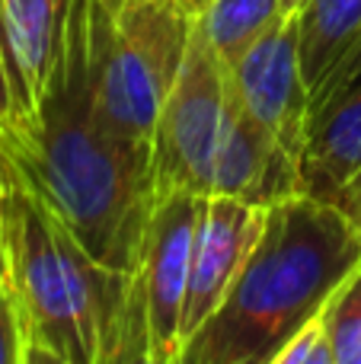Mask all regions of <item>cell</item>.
Here are the masks:
<instances>
[{
  "label": "cell",
  "mask_w": 361,
  "mask_h": 364,
  "mask_svg": "<svg viewBox=\"0 0 361 364\" xmlns=\"http://www.w3.org/2000/svg\"><path fill=\"white\" fill-rule=\"evenodd\" d=\"M6 275V259H4V233H0V278Z\"/></svg>",
  "instance_id": "ffe728a7"
},
{
  "label": "cell",
  "mask_w": 361,
  "mask_h": 364,
  "mask_svg": "<svg viewBox=\"0 0 361 364\" xmlns=\"http://www.w3.org/2000/svg\"><path fill=\"white\" fill-rule=\"evenodd\" d=\"M298 166L301 188L333 205L361 233V87L311 122Z\"/></svg>",
  "instance_id": "30bf717a"
},
{
  "label": "cell",
  "mask_w": 361,
  "mask_h": 364,
  "mask_svg": "<svg viewBox=\"0 0 361 364\" xmlns=\"http://www.w3.org/2000/svg\"><path fill=\"white\" fill-rule=\"evenodd\" d=\"M279 13L281 0H211L205 10L195 13V26L215 55L234 68Z\"/></svg>",
  "instance_id": "7c38bea8"
},
{
  "label": "cell",
  "mask_w": 361,
  "mask_h": 364,
  "mask_svg": "<svg viewBox=\"0 0 361 364\" xmlns=\"http://www.w3.org/2000/svg\"><path fill=\"white\" fill-rule=\"evenodd\" d=\"M0 364H19V326L4 278H0Z\"/></svg>",
  "instance_id": "e0dca14e"
},
{
  "label": "cell",
  "mask_w": 361,
  "mask_h": 364,
  "mask_svg": "<svg viewBox=\"0 0 361 364\" xmlns=\"http://www.w3.org/2000/svg\"><path fill=\"white\" fill-rule=\"evenodd\" d=\"M64 13H68V0H0V45L10 74L13 109H16L13 151L32 132L38 109L48 96L51 74L61 55Z\"/></svg>",
  "instance_id": "9c48e42d"
},
{
  "label": "cell",
  "mask_w": 361,
  "mask_h": 364,
  "mask_svg": "<svg viewBox=\"0 0 361 364\" xmlns=\"http://www.w3.org/2000/svg\"><path fill=\"white\" fill-rule=\"evenodd\" d=\"M230 77L243 112L301 164L311 138V90L301 74L298 13H279L230 68Z\"/></svg>",
  "instance_id": "8992f818"
},
{
  "label": "cell",
  "mask_w": 361,
  "mask_h": 364,
  "mask_svg": "<svg viewBox=\"0 0 361 364\" xmlns=\"http://www.w3.org/2000/svg\"><path fill=\"white\" fill-rule=\"evenodd\" d=\"M16 141V109H13V90H10V74H6V58L4 45H0V157L13 151Z\"/></svg>",
  "instance_id": "2e32d148"
},
{
  "label": "cell",
  "mask_w": 361,
  "mask_h": 364,
  "mask_svg": "<svg viewBox=\"0 0 361 364\" xmlns=\"http://www.w3.org/2000/svg\"><path fill=\"white\" fill-rule=\"evenodd\" d=\"M323 320L336 364H361V265L333 291Z\"/></svg>",
  "instance_id": "4fadbf2b"
},
{
  "label": "cell",
  "mask_w": 361,
  "mask_h": 364,
  "mask_svg": "<svg viewBox=\"0 0 361 364\" xmlns=\"http://www.w3.org/2000/svg\"><path fill=\"white\" fill-rule=\"evenodd\" d=\"M358 265L361 233L349 218L307 192L279 201L230 294L189 336L179 364H272Z\"/></svg>",
  "instance_id": "3957f363"
},
{
  "label": "cell",
  "mask_w": 361,
  "mask_h": 364,
  "mask_svg": "<svg viewBox=\"0 0 361 364\" xmlns=\"http://www.w3.org/2000/svg\"><path fill=\"white\" fill-rule=\"evenodd\" d=\"M358 32L361 0H311L298 13L301 74H304L311 96L333 74V68L349 55Z\"/></svg>",
  "instance_id": "8fae6325"
},
{
  "label": "cell",
  "mask_w": 361,
  "mask_h": 364,
  "mask_svg": "<svg viewBox=\"0 0 361 364\" xmlns=\"http://www.w3.org/2000/svg\"><path fill=\"white\" fill-rule=\"evenodd\" d=\"M240 119V100L230 68L215 55L198 26L179 77L173 80L151 134V182L153 198L170 195H208L217 157L230 128Z\"/></svg>",
  "instance_id": "5b68a950"
},
{
  "label": "cell",
  "mask_w": 361,
  "mask_h": 364,
  "mask_svg": "<svg viewBox=\"0 0 361 364\" xmlns=\"http://www.w3.org/2000/svg\"><path fill=\"white\" fill-rule=\"evenodd\" d=\"M272 364H336L330 333H326V320L320 310L313 320H307L301 329H294L291 339L279 348Z\"/></svg>",
  "instance_id": "5bb4252c"
},
{
  "label": "cell",
  "mask_w": 361,
  "mask_h": 364,
  "mask_svg": "<svg viewBox=\"0 0 361 364\" xmlns=\"http://www.w3.org/2000/svg\"><path fill=\"white\" fill-rule=\"evenodd\" d=\"M99 48L102 0H68L48 96L6 160L96 262L138 275L157 205L151 157L102 109Z\"/></svg>",
  "instance_id": "6da1fadb"
},
{
  "label": "cell",
  "mask_w": 361,
  "mask_h": 364,
  "mask_svg": "<svg viewBox=\"0 0 361 364\" xmlns=\"http://www.w3.org/2000/svg\"><path fill=\"white\" fill-rule=\"evenodd\" d=\"M0 233L19 364H151L141 272L96 262L4 160Z\"/></svg>",
  "instance_id": "7a4b0ae2"
},
{
  "label": "cell",
  "mask_w": 361,
  "mask_h": 364,
  "mask_svg": "<svg viewBox=\"0 0 361 364\" xmlns=\"http://www.w3.org/2000/svg\"><path fill=\"white\" fill-rule=\"evenodd\" d=\"M211 0H185V6H189L192 13H198V10H205V6H208Z\"/></svg>",
  "instance_id": "d6986e66"
},
{
  "label": "cell",
  "mask_w": 361,
  "mask_h": 364,
  "mask_svg": "<svg viewBox=\"0 0 361 364\" xmlns=\"http://www.w3.org/2000/svg\"><path fill=\"white\" fill-rule=\"evenodd\" d=\"M195 13L185 0H102L99 96L119 134L151 157L157 112L185 61Z\"/></svg>",
  "instance_id": "277c9868"
},
{
  "label": "cell",
  "mask_w": 361,
  "mask_h": 364,
  "mask_svg": "<svg viewBox=\"0 0 361 364\" xmlns=\"http://www.w3.org/2000/svg\"><path fill=\"white\" fill-rule=\"evenodd\" d=\"M358 87H361V32H358L355 45L349 48V55L333 68V74L326 77V80L320 83L317 93L311 96V122L317 119L323 109H330L333 102H339L343 96L355 93Z\"/></svg>",
  "instance_id": "9a60e30c"
},
{
  "label": "cell",
  "mask_w": 361,
  "mask_h": 364,
  "mask_svg": "<svg viewBox=\"0 0 361 364\" xmlns=\"http://www.w3.org/2000/svg\"><path fill=\"white\" fill-rule=\"evenodd\" d=\"M198 195L179 192L153 205L147 227L141 284L151 336V364H179L183 355V310L192 269Z\"/></svg>",
  "instance_id": "52a82bcc"
},
{
  "label": "cell",
  "mask_w": 361,
  "mask_h": 364,
  "mask_svg": "<svg viewBox=\"0 0 361 364\" xmlns=\"http://www.w3.org/2000/svg\"><path fill=\"white\" fill-rule=\"evenodd\" d=\"M307 4H311V0H281V13H285V16H291V13L304 10Z\"/></svg>",
  "instance_id": "ac0fdd59"
},
{
  "label": "cell",
  "mask_w": 361,
  "mask_h": 364,
  "mask_svg": "<svg viewBox=\"0 0 361 364\" xmlns=\"http://www.w3.org/2000/svg\"><path fill=\"white\" fill-rule=\"evenodd\" d=\"M269 208L230 198V195H202L198 198L195 237H192V269L183 310V348L189 336L221 307L249 262L256 243L266 230Z\"/></svg>",
  "instance_id": "ba28073f"
}]
</instances>
